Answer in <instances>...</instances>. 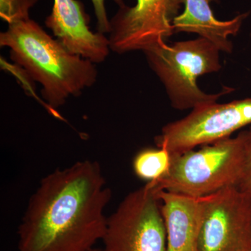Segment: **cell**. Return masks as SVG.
<instances>
[{
  "mask_svg": "<svg viewBox=\"0 0 251 251\" xmlns=\"http://www.w3.org/2000/svg\"><path fill=\"white\" fill-rule=\"evenodd\" d=\"M243 135L202 145L198 150L171 153L168 173L147 185L186 197L202 198L229 186H237L242 173Z\"/></svg>",
  "mask_w": 251,
  "mask_h": 251,
  "instance_id": "3",
  "label": "cell"
},
{
  "mask_svg": "<svg viewBox=\"0 0 251 251\" xmlns=\"http://www.w3.org/2000/svg\"><path fill=\"white\" fill-rule=\"evenodd\" d=\"M90 251H105L104 250H99V249H92Z\"/></svg>",
  "mask_w": 251,
  "mask_h": 251,
  "instance_id": "16",
  "label": "cell"
},
{
  "mask_svg": "<svg viewBox=\"0 0 251 251\" xmlns=\"http://www.w3.org/2000/svg\"></svg>",
  "mask_w": 251,
  "mask_h": 251,
  "instance_id": "17",
  "label": "cell"
},
{
  "mask_svg": "<svg viewBox=\"0 0 251 251\" xmlns=\"http://www.w3.org/2000/svg\"><path fill=\"white\" fill-rule=\"evenodd\" d=\"M201 200L198 251H251V194L233 186Z\"/></svg>",
  "mask_w": 251,
  "mask_h": 251,
  "instance_id": "7",
  "label": "cell"
},
{
  "mask_svg": "<svg viewBox=\"0 0 251 251\" xmlns=\"http://www.w3.org/2000/svg\"></svg>",
  "mask_w": 251,
  "mask_h": 251,
  "instance_id": "18",
  "label": "cell"
},
{
  "mask_svg": "<svg viewBox=\"0 0 251 251\" xmlns=\"http://www.w3.org/2000/svg\"><path fill=\"white\" fill-rule=\"evenodd\" d=\"M105 0H92L93 4L94 11L97 21V30L101 34L110 33V23L108 16H107L106 10L105 6ZM120 6L125 5L122 0H113Z\"/></svg>",
  "mask_w": 251,
  "mask_h": 251,
  "instance_id": "15",
  "label": "cell"
},
{
  "mask_svg": "<svg viewBox=\"0 0 251 251\" xmlns=\"http://www.w3.org/2000/svg\"><path fill=\"white\" fill-rule=\"evenodd\" d=\"M120 6L110 21V49L118 54L145 51L166 42L174 34L173 21L184 0H136Z\"/></svg>",
  "mask_w": 251,
  "mask_h": 251,
  "instance_id": "8",
  "label": "cell"
},
{
  "mask_svg": "<svg viewBox=\"0 0 251 251\" xmlns=\"http://www.w3.org/2000/svg\"><path fill=\"white\" fill-rule=\"evenodd\" d=\"M89 22L83 4L78 0H54L45 24L71 53L94 64L103 62L110 52L108 38L91 31Z\"/></svg>",
  "mask_w": 251,
  "mask_h": 251,
  "instance_id": "9",
  "label": "cell"
},
{
  "mask_svg": "<svg viewBox=\"0 0 251 251\" xmlns=\"http://www.w3.org/2000/svg\"><path fill=\"white\" fill-rule=\"evenodd\" d=\"M220 52L202 37L172 45L162 43L144 51L149 65L164 85L172 106L179 110L215 103L234 90L226 87L219 93L209 94L198 86V77L221 70Z\"/></svg>",
  "mask_w": 251,
  "mask_h": 251,
  "instance_id": "4",
  "label": "cell"
},
{
  "mask_svg": "<svg viewBox=\"0 0 251 251\" xmlns=\"http://www.w3.org/2000/svg\"><path fill=\"white\" fill-rule=\"evenodd\" d=\"M156 193L161 201L166 224V251H198L202 219L201 198H188L164 191Z\"/></svg>",
  "mask_w": 251,
  "mask_h": 251,
  "instance_id": "10",
  "label": "cell"
},
{
  "mask_svg": "<svg viewBox=\"0 0 251 251\" xmlns=\"http://www.w3.org/2000/svg\"><path fill=\"white\" fill-rule=\"evenodd\" d=\"M111 191L97 162L79 161L41 180L18 228V251H90L105 234Z\"/></svg>",
  "mask_w": 251,
  "mask_h": 251,
  "instance_id": "1",
  "label": "cell"
},
{
  "mask_svg": "<svg viewBox=\"0 0 251 251\" xmlns=\"http://www.w3.org/2000/svg\"><path fill=\"white\" fill-rule=\"evenodd\" d=\"M243 135V164L240 179L237 187L242 192L251 194V126L242 132Z\"/></svg>",
  "mask_w": 251,
  "mask_h": 251,
  "instance_id": "13",
  "label": "cell"
},
{
  "mask_svg": "<svg viewBox=\"0 0 251 251\" xmlns=\"http://www.w3.org/2000/svg\"><path fill=\"white\" fill-rule=\"evenodd\" d=\"M251 125V97L227 103L206 104L181 120L168 124L155 138L158 148L181 153L229 138Z\"/></svg>",
  "mask_w": 251,
  "mask_h": 251,
  "instance_id": "6",
  "label": "cell"
},
{
  "mask_svg": "<svg viewBox=\"0 0 251 251\" xmlns=\"http://www.w3.org/2000/svg\"><path fill=\"white\" fill-rule=\"evenodd\" d=\"M214 1L216 0H184V11L173 21L174 31L197 34L212 43L220 51L231 53L233 44L229 37L237 35L249 12L238 15L229 21H219L211 8Z\"/></svg>",
  "mask_w": 251,
  "mask_h": 251,
  "instance_id": "11",
  "label": "cell"
},
{
  "mask_svg": "<svg viewBox=\"0 0 251 251\" xmlns=\"http://www.w3.org/2000/svg\"><path fill=\"white\" fill-rule=\"evenodd\" d=\"M171 163V153L166 149H144L133 159V171L140 179L154 183L168 173Z\"/></svg>",
  "mask_w": 251,
  "mask_h": 251,
  "instance_id": "12",
  "label": "cell"
},
{
  "mask_svg": "<svg viewBox=\"0 0 251 251\" xmlns=\"http://www.w3.org/2000/svg\"><path fill=\"white\" fill-rule=\"evenodd\" d=\"M37 0H1V18L9 23L13 20L29 16V9Z\"/></svg>",
  "mask_w": 251,
  "mask_h": 251,
  "instance_id": "14",
  "label": "cell"
},
{
  "mask_svg": "<svg viewBox=\"0 0 251 251\" xmlns=\"http://www.w3.org/2000/svg\"><path fill=\"white\" fill-rule=\"evenodd\" d=\"M105 251H166L167 232L161 203L145 185L127 195L107 219L102 239Z\"/></svg>",
  "mask_w": 251,
  "mask_h": 251,
  "instance_id": "5",
  "label": "cell"
},
{
  "mask_svg": "<svg viewBox=\"0 0 251 251\" xmlns=\"http://www.w3.org/2000/svg\"><path fill=\"white\" fill-rule=\"evenodd\" d=\"M0 34V46L31 80L42 85L41 95L50 109L62 106L97 81L93 62L71 53L29 16L13 20Z\"/></svg>",
  "mask_w": 251,
  "mask_h": 251,
  "instance_id": "2",
  "label": "cell"
}]
</instances>
